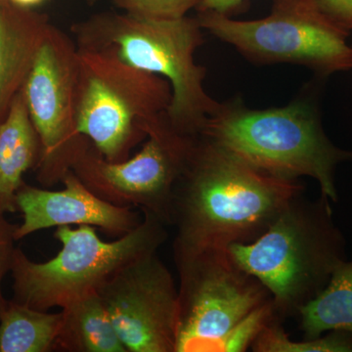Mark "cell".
Masks as SVG:
<instances>
[{"label":"cell","instance_id":"1","mask_svg":"<svg viewBox=\"0 0 352 352\" xmlns=\"http://www.w3.org/2000/svg\"><path fill=\"white\" fill-rule=\"evenodd\" d=\"M302 189L199 136L173 194V252L254 242Z\"/></svg>","mask_w":352,"mask_h":352},{"label":"cell","instance_id":"2","mask_svg":"<svg viewBox=\"0 0 352 352\" xmlns=\"http://www.w3.org/2000/svg\"><path fill=\"white\" fill-rule=\"evenodd\" d=\"M201 30L198 18L154 20L124 12L94 16L76 25L75 34L80 47L110 50L129 66L166 78L171 87L168 124L198 138L220 106L204 87L207 69L195 62Z\"/></svg>","mask_w":352,"mask_h":352},{"label":"cell","instance_id":"3","mask_svg":"<svg viewBox=\"0 0 352 352\" xmlns=\"http://www.w3.org/2000/svg\"><path fill=\"white\" fill-rule=\"evenodd\" d=\"M327 198L295 197L249 244L228 248L236 263L270 293L278 318L298 316L321 293L344 259V240L333 226Z\"/></svg>","mask_w":352,"mask_h":352},{"label":"cell","instance_id":"4","mask_svg":"<svg viewBox=\"0 0 352 352\" xmlns=\"http://www.w3.org/2000/svg\"><path fill=\"white\" fill-rule=\"evenodd\" d=\"M201 135L278 177L314 178L322 196L333 201L336 168L352 160V152L329 140L316 107L305 99L266 110L247 108L240 99L220 103Z\"/></svg>","mask_w":352,"mask_h":352},{"label":"cell","instance_id":"5","mask_svg":"<svg viewBox=\"0 0 352 352\" xmlns=\"http://www.w3.org/2000/svg\"><path fill=\"white\" fill-rule=\"evenodd\" d=\"M141 212V223L112 242L100 239L94 226L57 227L61 250L44 263L31 261L17 248L10 270L12 300L43 311L64 307L98 291L126 264L157 252L168 239V226L152 212Z\"/></svg>","mask_w":352,"mask_h":352},{"label":"cell","instance_id":"6","mask_svg":"<svg viewBox=\"0 0 352 352\" xmlns=\"http://www.w3.org/2000/svg\"><path fill=\"white\" fill-rule=\"evenodd\" d=\"M78 61L76 129L108 161H124L168 110L170 82L107 50L78 46Z\"/></svg>","mask_w":352,"mask_h":352},{"label":"cell","instance_id":"7","mask_svg":"<svg viewBox=\"0 0 352 352\" xmlns=\"http://www.w3.org/2000/svg\"><path fill=\"white\" fill-rule=\"evenodd\" d=\"M199 13L201 29L232 45L252 63L298 65L326 76L352 69L349 32L310 0H272L270 15L258 20Z\"/></svg>","mask_w":352,"mask_h":352},{"label":"cell","instance_id":"8","mask_svg":"<svg viewBox=\"0 0 352 352\" xmlns=\"http://www.w3.org/2000/svg\"><path fill=\"white\" fill-rule=\"evenodd\" d=\"M146 134L148 139L140 151L120 162L108 161L90 143L76 157L72 170L104 201L152 212L168 226L176 183L199 136L176 131L166 113Z\"/></svg>","mask_w":352,"mask_h":352},{"label":"cell","instance_id":"9","mask_svg":"<svg viewBox=\"0 0 352 352\" xmlns=\"http://www.w3.org/2000/svg\"><path fill=\"white\" fill-rule=\"evenodd\" d=\"M173 258L179 277L175 352H196L271 300L228 250L173 252Z\"/></svg>","mask_w":352,"mask_h":352},{"label":"cell","instance_id":"10","mask_svg":"<svg viewBox=\"0 0 352 352\" xmlns=\"http://www.w3.org/2000/svg\"><path fill=\"white\" fill-rule=\"evenodd\" d=\"M78 76V46L50 25L22 89L41 142L38 180L46 187L62 182L91 143L76 129Z\"/></svg>","mask_w":352,"mask_h":352},{"label":"cell","instance_id":"11","mask_svg":"<svg viewBox=\"0 0 352 352\" xmlns=\"http://www.w3.org/2000/svg\"><path fill=\"white\" fill-rule=\"evenodd\" d=\"M97 294L127 352H175L178 289L157 252L120 268Z\"/></svg>","mask_w":352,"mask_h":352},{"label":"cell","instance_id":"12","mask_svg":"<svg viewBox=\"0 0 352 352\" xmlns=\"http://www.w3.org/2000/svg\"><path fill=\"white\" fill-rule=\"evenodd\" d=\"M59 191L24 184L18 190L16 204L23 221L16 229V241L51 227L90 226L113 237L131 232L142 221L133 208L118 207L87 188L73 170L62 180Z\"/></svg>","mask_w":352,"mask_h":352},{"label":"cell","instance_id":"13","mask_svg":"<svg viewBox=\"0 0 352 352\" xmlns=\"http://www.w3.org/2000/svg\"><path fill=\"white\" fill-rule=\"evenodd\" d=\"M50 27L43 16L0 0V122L23 89Z\"/></svg>","mask_w":352,"mask_h":352},{"label":"cell","instance_id":"14","mask_svg":"<svg viewBox=\"0 0 352 352\" xmlns=\"http://www.w3.org/2000/svg\"><path fill=\"white\" fill-rule=\"evenodd\" d=\"M39 157L41 142L21 90L0 122V212H18L16 195L23 176L36 168Z\"/></svg>","mask_w":352,"mask_h":352},{"label":"cell","instance_id":"15","mask_svg":"<svg viewBox=\"0 0 352 352\" xmlns=\"http://www.w3.org/2000/svg\"><path fill=\"white\" fill-rule=\"evenodd\" d=\"M61 312L55 351L127 352L97 292L76 298Z\"/></svg>","mask_w":352,"mask_h":352},{"label":"cell","instance_id":"16","mask_svg":"<svg viewBox=\"0 0 352 352\" xmlns=\"http://www.w3.org/2000/svg\"><path fill=\"white\" fill-rule=\"evenodd\" d=\"M298 317L305 340L335 331L352 333V261L338 264L327 286Z\"/></svg>","mask_w":352,"mask_h":352},{"label":"cell","instance_id":"17","mask_svg":"<svg viewBox=\"0 0 352 352\" xmlns=\"http://www.w3.org/2000/svg\"><path fill=\"white\" fill-rule=\"evenodd\" d=\"M62 312L34 309L10 300L0 315V352L55 351Z\"/></svg>","mask_w":352,"mask_h":352},{"label":"cell","instance_id":"18","mask_svg":"<svg viewBox=\"0 0 352 352\" xmlns=\"http://www.w3.org/2000/svg\"><path fill=\"white\" fill-rule=\"evenodd\" d=\"M256 352H352V333L331 332L324 338L303 340L289 339L281 320L271 322L252 344Z\"/></svg>","mask_w":352,"mask_h":352},{"label":"cell","instance_id":"19","mask_svg":"<svg viewBox=\"0 0 352 352\" xmlns=\"http://www.w3.org/2000/svg\"><path fill=\"white\" fill-rule=\"evenodd\" d=\"M278 318L272 302L264 303L230 330L214 339L201 342L196 352H244L271 322Z\"/></svg>","mask_w":352,"mask_h":352},{"label":"cell","instance_id":"20","mask_svg":"<svg viewBox=\"0 0 352 352\" xmlns=\"http://www.w3.org/2000/svg\"><path fill=\"white\" fill-rule=\"evenodd\" d=\"M124 12L154 20H176L198 9L201 0H115Z\"/></svg>","mask_w":352,"mask_h":352},{"label":"cell","instance_id":"21","mask_svg":"<svg viewBox=\"0 0 352 352\" xmlns=\"http://www.w3.org/2000/svg\"><path fill=\"white\" fill-rule=\"evenodd\" d=\"M4 212H0V315L6 308L7 302L2 291V282L12 266L14 254H15V232L17 224L11 223L6 219Z\"/></svg>","mask_w":352,"mask_h":352},{"label":"cell","instance_id":"22","mask_svg":"<svg viewBox=\"0 0 352 352\" xmlns=\"http://www.w3.org/2000/svg\"><path fill=\"white\" fill-rule=\"evenodd\" d=\"M329 19L351 32L352 31V0H310Z\"/></svg>","mask_w":352,"mask_h":352},{"label":"cell","instance_id":"23","mask_svg":"<svg viewBox=\"0 0 352 352\" xmlns=\"http://www.w3.org/2000/svg\"><path fill=\"white\" fill-rule=\"evenodd\" d=\"M245 0H201L199 12H215L230 16L242 7Z\"/></svg>","mask_w":352,"mask_h":352},{"label":"cell","instance_id":"24","mask_svg":"<svg viewBox=\"0 0 352 352\" xmlns=\"http://www.w3.org/2000/svg\"><path fill=\"white\" fill-rule=\"evenodd\" d=\"M15 6L23 7V8H29V7L38 6L41 3L43 0H9Z\"/></svg>","mask_w":352,"mask_h":352}]
</instances>
